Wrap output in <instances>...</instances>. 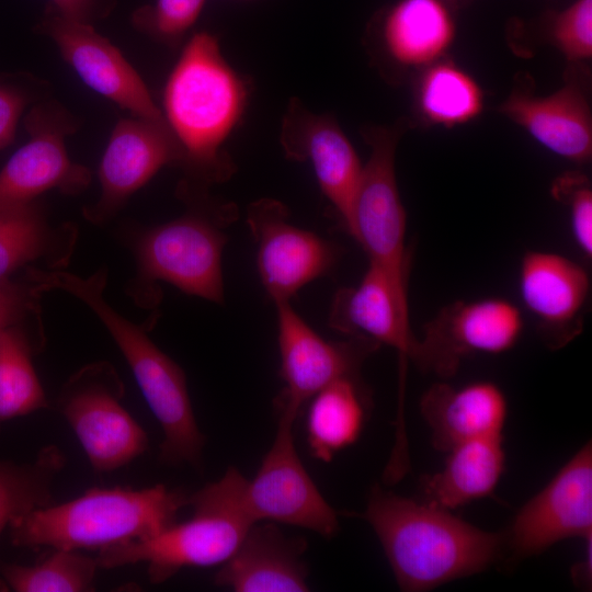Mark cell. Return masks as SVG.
I'll use <instances>...</instances> for the list:
<instances>
[{"instance_id":"1","label":"cell","mask_w":592,"mask_h":592,"mask_svg":"<svg viewBox=\"0 0 592 592\" xmlns=\"http://www.w3.org/2000/svg\"><path fill=\"white\" fill-rule=\"evenodd\" d=\"M363 519L372 526L401 591L423 592L481 572L505 553L504 534L479 528L451 510L375 485Z\"/></svg>"},{"instance_id":"2","label":"cell","mask_w":592,"mask_h":592,"mask_svg":"<svg viewBox=\"0 0 592 592\" xmlns=\"http://www.w3.org/2000/svg\"><path fill=\"white\" fill-rule=\"evenodd\" d=\"M248 96L247 83L218 39L195 33L167 78L161 113L180 147V166L201 183L225 181L234 173L225 145L243 117Z\"/></svg>"},{"instance_id":"3","label":"cell","mask_w":592,"mask_h":592,"mask_svg":"<svg viewBox=\"0 0 592 592\" xmlns=\"http://www.w3.org/2000/svg\"><path fill=\"white\" fill-rule=\"evenodd\" d=\"M189 497L164 485L91 488L78 498L36 509L9 525L14 546L102 550L152 537L177 522Z\"/></svg>"},{"instance_id":"4","label":"cell","mask_w":592,"mask_h":592,"mask_svg":"<svg viewBox=\"0 0 592 592\" xmlns=\"http://www.w3.org/2000/svg\"><path fill=\"white\" fill-rule=\"evenodd\" d=\"M106 278L105 267L88 277L67 273L60 281V287L94 312L129 365L162 430L161 463L196 466L202 458L205 437L194 415L185 374L149 338L147 322L136 325L109 305L103 296Z\"/></svg>"},{"instance_id":"5","label":"cell","mask_w":592,"mask_h":592,"mask_svg":"<svg viewBox=\"0 0 592 592\" xmlns=\"http://www.w3.org/2000/svg\"><path fill=\"white\" fill-rule=\"evenodd\" d=\"M247 481L236 467H228L220 479L190 494L189 520L152 537L100 550V569L146 563L150 583L159 584L187 567L223 565L254 524L244 504Z\"/></svg>"},{"instance_id":"6","label":"cell","mask_w":592,"mask_h":592,"mask_svg":"<svg viewBox=\"0 0 592 592\" xmlns=\"http://www.w3.org/2000/svg\"><path fill=\"white\" fill-rule=\"evenodd\" d=\"M234 216L225 207L194 209L140 232L133 243L138 271L129 295L139 305L150 307L159 297L155 285L162 281L187 295L221 304V260L227 242L223 228Z\"/></svg>"},{"instance_id":"7","label":"cell","mask_w":592,"mask_h":592,"mask_svg":"<svg viewBox=\"0 0 592 592\" xmlns=\"http://www.w3.org/2000/svg\"><path fill=\"white\" fill-rule=\"evenodd\" d=\"M124 383L112 364L93 362L75 372L56 400L94 471H115L143 455L148 436L122 403Z\"/></svg>"},{"instance_id":"8","label":"cell","mask_w":592,"mask_h":592,"mask_svg":"<svg viewBox=\"0 0 592 592\" xmlns=\"http://www.w3.org/2000/svg\"><path fill=\"white\" fill-rule=\"evenodd\" d=\"M403 126L365 128L371 147L353 204L349 234L367 254L368 263L384 271L408 293L409 255L407 216L396 178V148Z\"/></svg>"},{"instance_id":"9","label":"cell","mask_w":592,"mask_h":592,"mask_svg":"<svg viewBox=\"0 0 592 592\" xmlns=\"http://www.w3.org/2000/svg\"><path fill=\"white\" fill-rule=\"evenodd\" d=\"M276 308L280 375L284 388L278 396V418L295 421L317 392L337 379L358 377L363 362L379 348L365 337L329 341L319 335L293 308L291 301Z\"/></svg>"},{"instance_id":"10","label":"cell","mask_w":592,"mask_h":592,"mask_svg":"<svg viewBox=\"0 0 592 592\" xmlns=\"http://www.w3.org/2000/svg\"><path fill=\"white\" fill-rule=\"evenodd\" d=\"M523 325L520 308L505 298L457 300L424 325L411 361L422 372L451 377L470 354L496 355L511 350Z\"/></svg>"},{"instance_id":"11","label":"cell","mask_w":592,"mask_h":592,"mask_svg":"<svg viewBox=\"0 0 592 592\" xmlns=\"http://www.w3.org/2000/svg\"><path fill=\"white\" fill-rule=\"evenodd\" d=\"M247 224L257 244L261 283L274 304L291 301L310 282L327 275L340 259V247L293 225L287 207L261 198L247 209Z\"/></svg>"},{"instance_id":"12","label":"cell","mask_w":592,"mask_h":592,"mask_svg":"<svg viewBox=\"0 0 592 592\" xmlns=\"http://www.w3.org/2000/svg\"><path fill=\"white\" fill-rule=\"evenodd\" d=\"M295 421L278 418L274 441L244 489L246 509L254 523L272 521L330 538L338 515L305 469L294 444Z\"/></svg>"},{"instance_id":"13","label":"cell","mask_w":592,"mask_h":592,"mask_svg":"<svg viewBox=\"0 0 592 592\" xmlns=\"http://www.w3.org/2000/svg\"><path fill=\"white\" fill-rule=\"evenodd\" d=\"M592 536V446L583 445L519 510L504 534L505 550L519 560L567 538Z\"/></svg>"},{"instance_id":"14","label":"cell","mask_w":592,"mask_h":592,"mask_svg":"<svg viewBox=\"0 0 592 592\" xmlns=\"http://www.w3.org/2000/svg\"><path fill=\"white\" fill-rule=\"evenodd\" d=\"M329 326L346 337H365L396 350L399 392L395 434L403 435L406 371L418 341L410 328L408 293L399 289L384 271L368 263L355 286L340 288L334 294Z\"/></svg>"},{"instance_id":"15","label":"cell","mask_w":592,"mask_h":592,"mask_svg":"<svg viewBox=\"0 0 592 592\" xmlns=\"http://www.w3.org/2000/svg\"><path fill=\"white\" fill-rule=\"evenodd\" d=\"M30 139L0 171V210L35 202L41 194L57 189L69 195L90 183V171L75 163L65 137L72 124L62 111L36 106L25 117Z\"/></svg>"},{"instance_id":"16","label":"cell","mask_w":592,"mask_h":592,"mask_svg":"<svg viewBox=\"0 0 592 592\" xmlns=\"http://www.w3.org/2000/svg\"><path fill=\"white\" fill-rule=\"evenodd\" d=\"M280 143L288 159L310 164L320 191L348 230L363 164L337 119L314 113L300 100L291 99Z\"/></svg>"},{"instance_id":"17","label":"cell","mask_w":592,"mask_h":592,"mask_svg":"<svg viewBox=\"0 0 592 592\" xmlns=\"http://www.w3.org/2000/svg\"><path fill=\"white\" fill-rule=\"evenodd\" d=\"M180 147L164 121L138 116L121 119L102 156L100 198L83 209L88 220L102 224L163 167L181 164Z\"/></svg>"},{"instance_id":"18","label":"cell","mask_w":592,"mask_h":592,"mask_svg":"<svg viewBox=\"0 0 592 592\" xmlns=\"http://www.w3.org/2000/svg\"><path fill=\"white\" fill-rule=\"evenodd\" d=\"M44 29L80 79L132 115L164 121L138 72L122 53L86 22L48 14Z\"/></svg>"},{"instance_id":"19","label":"cell","mask_w":592,"mask_h":592,"mask_svg":"<svg viewBox=\"0 0 592 592\" xmlns=\"http://www.w3.org/2000/svg\"><path fill=\"white\" fill-rule=\"evenodd\" d=\"M519 291L550 349L565 346L581 332L590 280L580 264L556 252L528 250L519 265Z\"/></svg>"},{"instance_id":"20","label":"cell","mask_w":592,"mask_h":592,"mask_svg":"<svg viewBox=\"0 0 592 592\" xmlns=\"http://www.w3.org/2000/svg\"><path fill=\"white\" fill-rule=\"evenodd\" d=\"M306 542L287 537L274 524L254 523L236 551L214 577V583L236 592L309 591L301 555Z\"/></svg>"},{"instance_id":"21","label":"cell","mask_w":592,"mask_h":592,"mask_svg":"<svg viewBox=\"0 0 592 592\" xmlns=\"http://www.w3.org/2000/svg\"><path fill=\"white\" fill-rule=\"evenodd\" d=\"M498 110L553 153L576 163L591 159V107L577 84L545 96L513 91Z\"/></svg>"},{"instance_id":"22","label":"cell","mask_w":592,"mask_h":592,"mask_svg":"<svg viewBox=\"0 0 592 592\" xmlns=\"http://www.w3.org/2000/svg\"><path fill=\"white\" fill-rule=\"evenodd\" d=\"M420 411L431 429L433 446L447 452L474 439L502 435L508 400L490 380L462 386L436 383L422 395Z\"/></svg>"},{"instance_id":"23","label":"cell","mask_w":592,"mask_h":592,"mask_svg":"<svg viewBox=\"0 0 592 592\" xmlns=\"http://www.w3.org/2000/svg\"><path fill=\"white\" fill-rule=\"evenodd\" d=\"M455 37L456 23L446 0H398L380 29L387 57L405 68H425L443 59Z\"/></svg>"},{"instance_id":"24","label":"cell","mask_w":592,"mask_h":592,"mask_svg":"<svg viewBox=\"0 0 592 592\" xmlns=\"http://www.w3.org/2000/svg\"><path fill=\"white\" fill-rule=\"evenodd\" d=\"M446 453L443 468L422 482L426 501L452 511L492 494L504 471L502 435L474 439Z\"/></svg>"},{"instance_id":"25","label":"cell","mask_w":592,"mask_h":592,"mask_svg":"<svg viewBox=\"0 0 592 592\" xmlns=\"http://www.w3.org/2000/svg\"><path fill=\"white\" fill-rule=\"evenodd\" d=\"M77 240L71 225L53 227L36 202L0 210V280L22 267L42 262L47 270H62Z\"/></svg>"},{"instance_id":"26","label":"cell","mask_w":592,"mask_h":592,"mask_svg":"<svg viewBox=\"0 0 592 592\" xmlns=\"http://www.w3.org/2000/svg\"><path fill=\"white\" fill-rule=\"evenodd\" d=\"M367 396L358 377H343L322 388L310 400L306 435L312 457L329 463L354 444L366 418Z\"/></svg>"},{"instance_id":"27","label":"cell","mask_w":592,"mask_h":592,"mask_svg":"<svg viewBox=\"0 0 592 592\" xmlns=\"http://www.w3.org/2000/svg\"><path fill=\"white\" fill-rule=\"evenodd\" d=\"M414 103L424 122L452 128L480 116L485 93L469 72L451 60L440 59L423 68L415 84Z\"/></svg>"},{"instance_id":"28","label":"cell","mask_w":592,"mask_h":592,"mask_svg":"<svg viewBox=\"0 0 592 592\" xmlns=\"http://www.w3.org/2000/svg\"><path fill=\"white\" fill-rule=\"evenodd\" d=\"M65 465L56 445L43 447L30 463L0 462V535L15 519L53 504L52 487Z\"/></svg>"},{"instance_id":"29","label":"cell","mask_w":592,"mask_h":592,"mask_svg":"<svg viewBox=\"0 0 592 592\" xmlns=\"http://www.w3.org/2000/svg\"><path fill=\"white\" fill-rule=\"evenodd\" d=\"M32 354L30 338L20 325L0 330V421L48 407Z\"/></svg>"},{"instance_id":"30","label":"cell","mask_w":592,"mask_h":592,"mask_svg":"<svg viewBox=\"0 0 592 592\" xmlns=\"http://www.w3.org/2000/svg\"><path fill=\"white\" fill-rule=\"evenodd\" d=\"M96 558L79 550L53 548L31 566L1 563V580L15 592H90L94 591Z\"/></svg>"},{"instance_id":"31","label":"cell","mask_w":592,"mask_h":592,"mask_svg":"<svg viewBox=\"0 0 592 592\" xmlns=\"http://www.w3.org/2000/svg\"><path fill=\"white\" fill-rule=\"evenodd\" d=\"M548 37L570 62L592 57V0H574L549 15Z\"/></svg>"},{"instance_id":"32","label":"cell","mask_w":592,"mask_h":592,"mask_svg":"<svg viewBox=\"0 0 592 592\" xmlns=\"http://www.w3.org/2000/svg\"><path fill=\"white\" fill-rule=\"evenodd\" d=\"M206 0H156L135 14L138 27L168 44L177 43L196 22Z\"/></svg>"},{"instance_id":"33","label":"cell","mask_w":592,"mask_h":592,"mask_svg":"<svg viewBox=\"0 0 592 592\" xmlns=\"http://www.w3.org/2000/svg\"><path fill=\"white\" fill-rule=\"evenodd\" d=\"M551 195L569 209L571 234L585 258L592 255V190L585 175L568 172L551 184Z\"/></svg>"},{"instance_id":"34","label":"cell","mask_w":592,"mask_h":592,"mask_svg":"<svg viewBox=\"0 0 592 592\" xmlns=\"http://www.w3.org/2000/svg\"><path fill=\"white\" fill-rule=\"evenodd\" d=\"M43 292L24 277L0 280V330L19 326L26 317L39 318V298Z\"/></svg>"},{"instance_id":"35","label":"cell","mask_w":592,"mask_h":592,"mask_svg":"<svg viewBox=\"0 0 592 592\" xmlns=\"http://www.w3.org/2000/svg\"><path fill=\"white\" fill-rule=\"evenodd\" d=\"M29 100L26 94L10 83H0V150L14 139L16 126Z\"/></svg>"},{"instance_id":"36","label":"cell","mask_w":592,"mask_h":592,"mask_svg":"<svg viewBox=\"0 0 592 592\" xmlns=\"http://www.w3.org/2000/svg\"><path fill=\"white\" fill-rule=\"evenodd\" d=\"M52 2L62 18L88 23L93 0H52Z\"/></svg>"},{"instance_id":"37","label":"cell","mask_w":592,"mask_h":592,"mask_svg":"<svg viewBox=\"0 0 592 592\" xmlns=\"http://www.w3.org/2000/svg\"><path fill=\"white\" fill-rule=\"evenodd\" d=\"M585 550L579 562L573 565L570 574L573 583L579 588H591L592 581V536L583 539Z\"/></svg>"},{"instance_id":"38","label":"cell","mask_w":592,"mask_h":592,"mask_svg":"<svg viewBox=\"0 0 592 592\" xmlns=\"http://www.w3.org/2000/svg\"><path fill=\"white\" fill-rule=\"evenodd\" d=\"M0 591H9L7 585L4 584V582L2 580H0Z\"/></svg>"},{"instance_id":"39","label":"cell","mask_w":592,"mask_h":592,"mask_svg":"<svg viewBox=\"0 0 592 592\" xmlns=\"http://www.w3.org/2000/svg\"><path fill=\"white\" fill-rule=\"evenodd\" d=\"M448 3H455L458 0H446Z\"/></svg>"}]
</instances>
